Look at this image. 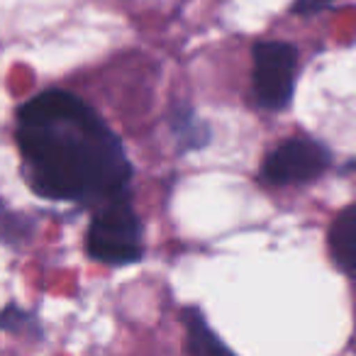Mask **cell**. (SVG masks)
<instances>
[{"label": "cell", "instance_id": "obj_1", "mask_svg": "<svg viewBox=\"0 0 356 356\" xmlns=\"http://www.w3.org/2000/svg\"><path fill=\"white\" fill-rule=\"evenodd\" d=\"M15 122L22 171L37 195L95 208L132 195L122 142L79 95L49 88L22 103Z\"/></svg>", "mask_w": 356, "mask_h": 356}, {"label": "cell", "instance_id": "obj_2", "mask_svg": "<svg viewBox=\"0 0 356 356\" xmlns=\"http://www.w3.org/2000/svg\"><path fill=\"white\" fill-rule=\"evenodd\" d=\"M86 252L105 266H127L144 257V227L132 195L95 210L86 232Z\"/></svg>", "mask_w": 356, "mask_h": 356}, {"label": "cell", "instance_id": "obj_3", "mask_svg": "<svg viewBox=\"0 0 356 356\" xmlns=\"http://www.w3.org/2000/svg\"><path fill=\"white\" fill-rule=\"evenodd\" d=\"M252 56V88L257 105L271 113L288 108L296 93L298 49L288 42L264 40L254 44Z\"/></svg>", "mask_w": 356, "mask_h": 356}, {"label": "cell", "instance_id": "obj_4", "mask_svg": "<svg viewBox=\"0 0 356 356\" xmlns=\"http://www.w3.org/2000/svg\"><path fill=\"white\" fill-rule=\"evenodd\" d=\"M332 166V152L312 137H291L266 154L261 181L268 186H298L317 181Z\"/></svg>", "mask_w": 356, "mask_h": 356}, {"label": "cell", "instance_id": "obj_5", "mask_svg": "<svg viewBox=\"0 0 356 356\" xmlns=\"http://www.w3.org/2000/svg\"><path fill=\"white\" fill-rule=\"evenodd\" d=\"M330 257L341 273L356 278V203L334 218L327 234Z\"/></svg>", "mask_w": 356, "mask_h": 356}, {"label": "cell", "instance_id": "obj_6", "mask_svg": "<svg viewBox=\"0 0 356 356\" xmlns=\"http://www.w3.org/2000/svg\"><path fill=\"white\" fill-rule=\"evenodd\" d=\"M168 124H171V132L178 142L181 152H191V149H203L210 144L213 134H210L208 122L198 118L193 108L188 103H176V108L168 115Z\"/></svg>", "mask_w": 356, "mask_h": 356}, {"label": "cell", "instance_id": "obj_7", "mask_svg": "<svg viewBox=\"0 0 356 356\" xmlns=\"http://www.w3.org/2000/svg\"><path fill=\"white\" fill-rule=\"evenodd\" d=\"M339 0H296V6L291 8L296 15H312V13H320L325 8H332Z\"/></svg>", "mask_w": 356, "mask_h": 356}]
</instances>
